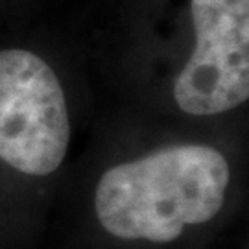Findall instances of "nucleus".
<instances>
[{"instance_id": "obj_1", "label": "nucleus", "mask_w": 249, "mask_h": 249, "mask_svg": "<svg viewBox=\"0 0 249 249\" xmlns=\"http://www.w3.org/2000/svg\"><path fill=\"white\" fill-rule=\"evenodd\" d=\"M229 185V164L201 144L170 146L118 164L94 196L100 223L125 240L172 242L187 225L213 220Z\"/></svg>"}, {"instance_id": "obj_3", "label": "nucleus", "mask_w": 249, "mask_h": 249, "mask_svg": "<svg viewBox=\"0 0 249 249\" xmlns=\"http://www.w3.org/2000/svg\"><path fill=\"white\" fill-rule=\"evenodd\" d=\"M196 48L178 76V106L218 115L249 96V0H192Z\"/></svg>"}, {"instance_id": "obj_2", "label": "nucleus", "mask_w": 249, "mask_h": 249, "mask_svg": "<svg viewBox=\"0 0 249 249\" xmlns=\"http://www.w3.org/2000/svg\"><path fill=\"white\" fill-rule=\"evenodd\" d=\"M71 139L61 83L28 50L0 52V159L28 176L59 168Z\"/></svg>"}]
</instances>
